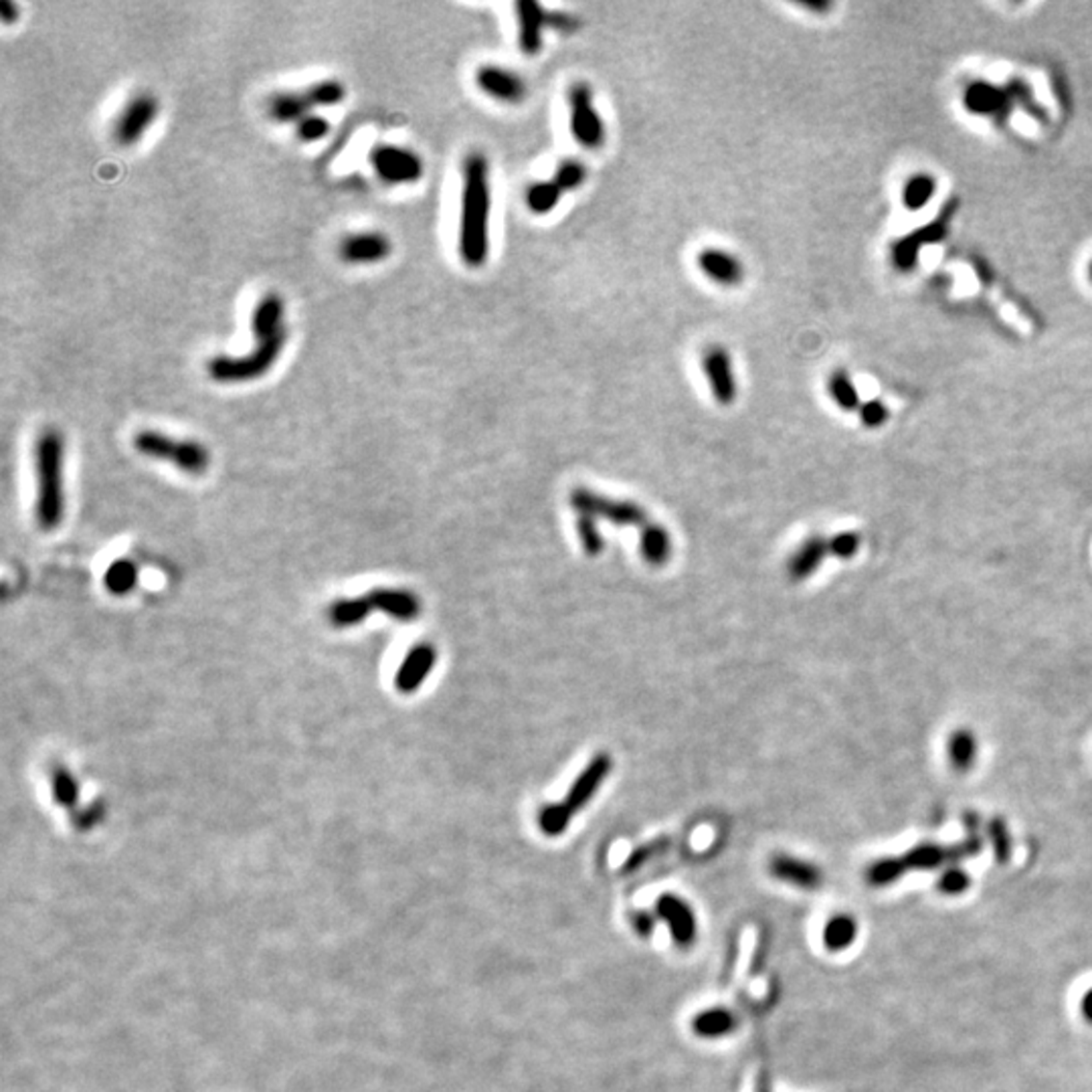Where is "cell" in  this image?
Returning a JSON list of instances; mask_svg holds the SVG:
<instances>
[{
	"label": "cell",
	"mask_w": 1092,
	"mask_h": 1092,
	"mask_svg": "<svg viewBox=\"0 0 1092 1092\" xmlns=\"http://www.w3.org/2000/svg\"><path fill=\"white\" fill-rule=\"evenodd\" d=\"M698 269L722 288H737L744 280V266L739 257L720 247H706L696 257Z\"/></svg>",
	"instance_id": "cell-16"
},
{
	"label": "cell",
	"mask_w": 1092,
	"mask_h": 1092,
	"mask_svg": "<svg viewBox=\"0 0 1092 1092\" xmlns=\"http://www.w3.org/2000/svg\"><path fill=\"white\" fill-rule=\"evenodd\" d=\"M435 661H437V652L432 644H427V641L415 644L401 661L395 676V688L401 694L417 692L425 684L427 676L432 674Z\"/></svg>",
	"instance_id": "cell-15"
},
{
	"label": "cell",
	"mask_w": 1092,
	"mask_h": 1092,
	"mask_svg": "<svg viewBox=\"0 0 1092 1092\" xmlns=\"http://www.w3.org/2000/svg\"><path fill=\"white\" fill-rule=\"evenodd\" d=\"M569 126L571 134L581 148L599 150L607 140V127L603 116L597 112L593 90L585 81L573 83L567 92Z\"/></svg>",
	"instance_id": "cell-5"
},
{
	"label": "cell",
	"mask_w": 1092,
	"mask_h": 1092,
	"mask_svg": "<svg viewBox=\"0 0 1092 1092\" xmlns=\"http://www.w3.org/2000/svg\"><path fill=\"white\" fill-rule=\"evenodd\" d=\"M611 767L613 763L607 753H599L589 761V765L581 770V775L573 781L569 794L563 801L571 816H574L576 811L583 809L593 799L597 789L603 785V781L611 773Z\"/></svg>",
	"instance_id": "cell-14"
},
{
	"label": "cell",
	"mask_w": 1092,
	"mask_h": 1092,
	"mask_svg": "<svg viewBox=\"0 0 1092 1092\" xmlns=\"http://www.w3.org/2000/svg\"><path fill=\"white\" fill-rule=\"evenodd\" d=\"M576 532H579V541H581V545H583V548L589 556L602 554L605 543H603L602 532H599L595 518H589V517L576 518Z\"/></svg>",
	"instance_id": "cell-36"
},
{
	"label": "cell",
	"mask_w": 1092,
	"mask_h": 1092,
	"mask_svg": "<svg viewBox=\"0 0 1092 1092\" xmlns=\"http://www.w3.org/2000/svg\"><path fill=\"white\" fill-rule=\"evenodd\" d=\"M314 108L310 96L306 90H299V92H280V94H273L267 101V114L271 120L280 122V124H288V122H299L302 118L310 116V110Z\"/></svg>",
	"instance_id": "cell-21"
},
{
	"label": "cell",
	"mask_w": 1092,
	"mask_h": 1092,
	"mask_svg": "<svg viewBox=\"0 0 1092 1092\" xmlns=\"http://www.w3.org/2000/svg\"><path fill=\"white\" fill-rule=\"evenodd\" d=\"M476 85L482 94L508 105L522 103L528 96V85L522 75L494 63H488L476 71Z\"/></svg>",
	"instance_id": "cell-12"
},
{
	"label": "cell",
	"mask_w": 1092,
	"mask_h": 1092,
	"mask_svg": "<svg viewBox=\"0 0 1092 1092\" xmlns=\"http://www.w3.org/2000/svg\"><path fill=\"white\" fill-rule=\"evenodd\" d=\"M295 132H297V138L302 142H318L330 132V122L322 116L310 114V116H306V118L297 122Z\"/></svg>",
	"instance_id": "cell-37"
},
{
	"label": "cell",
	"mask_w": 1092,
	"mask_h": 1092,
	"mask_svg": "<svg viewBox=\"0 0 1092 1092\" xmlns=\"http://www.w3.org/2000/svg\"><path fill=\"white\" fill-rule=\"evenodd\" d=\"M957 209H959V201H949L943 210L938 212V215L925 227H920L918 231L907 235L901 241H898L892 249V257H894V264L901 267V269H910L916 264V257L920 247H925L929 243H937L940 239L947 238L949 233V225L957 215Z\"/></svg>",
	"instance_id": "cell-8"
},
{
	"label": "cell",
	"mask_w": 1092,
	"mask_h": 1092,
	"mask_svg": "<svg viewBox=\"0 0 1092 1092\" xmlns=\"http://www.w3.org/2000/svg\"><path fill=\"white\" fill-rule=\"evenodd\" d=\"M371 611H373V605H371L367 595L345 597V599H336V602L330 605L328 619H330V624L334 628L347 630V628L360 626L362 621L371 615Z\"/></svg>",
	"instance_id": "cell-24"
},
{
	"label": "cell",
	"mask_w": 1092,
	"mask_h": 1092,
	"mask_svg": "<svg viewBox=\"0 0 1092 1092\" xmlns=\"http://www.w3.org/2000/svg\"><path fill=\"white\" fill-rule=\"evenodd\" d=\"M977 751H979L977 739L971 731H967V728H959V731H955L949 737L947 755L953 769L961 770V773H966V770H969L975 765Z\"/></svg>",
	"instance_id": "cell-27"
},
{
	"label": "cell",
	"mask_w": 1092,
	"mask_h": 1092,
	"mask_svg": "<svg viewBox=\"0 0 1092 1092\" xmlns=\"http://www.w3.org/2000/svg\"><path fill=\"white\" fill-rule=\"evenodd\" d=\"M158 114V101L153 94H138L124 105L116 124H114V138L122 146H130L138 142L144 132L154 122Z\"/></svg>",
	"instance_id": "cell-11"
},
{
	"label": "cell",
	"mask_w": 1092,
	"mask_h": 1092,
	"mask_svg": "<svg viewBox=\"0 0 1092 1092\" xmlns=\"http://www.w3.org/2000/svg\"><path fill=\"white\" fill-rule=\"evenodd\" d=\"M966 260H967V264L971 266V269H973V273H975V277H977V282L983 286L985 292H988V294L995 299L997 304L1008 308V310L1020 320L1022 326H1023L1025 330H1030V332H1038V330H1040L1042 322H1040L1038 314H1036L1034 310H1030V306H1027L1022 297L1010 294L1012 290L999 280L997 273H995L988 264H985V262L981 260V257L967 255Z\"/></svg>",
	"instance_id": "cell-9"
},
{
	"label": "cell",
	"mask_w": 1092,
	"mask_h": 1092,
	"mask_svg": "<svg viewBox=\"0 0 1092 1092\" xmlns=\"http://www.w3.org/2000/svg\"><path fill=\"white\" fill-rule=\"evenodd\" d=\"M759 1092H761V1090H759Z\"/></svg>",
	"instance_id": "cell-47"
},
{
	"label": "cell",
	"mask_w": 1092,
	"mask_h": 1092,
	"mask_svg": "<svg viewBox=\"0 0 1092 1092\" xmlns=\"http://www.w3.org/2000/svg\"><path fill=\"white\" fill-rule=\"evenodd\" d=\"M1090 275H1092V267H1090Z\"/></svg>",
	"instance_id": "cell-46"
},
{
	"label": "cell",
	"mask_w": 1092,
	"mask_h": 1092,
	"mask_svg": "<svg viewBox=\"0 0 1092 1092\" xmlns=\"http://www.w3.org/2000/svg\"><path fill=\"white\" fill-rule=\"evenodd\" d=\"M369 160L377 177L389 184H413L425 173L423 160L415 150L399 144H377Z\"/></svg>",
	"instance_id": "cell-6"
},
{
	"label": "cell",
	"mask_w": 1092,
	"mask_h": 1092,
	"mask_svg": "<svg viewBox=\"0 0 1092 1092\" xmlns=\"http://www.w3.org/2000/svg\"><path fill=\"white\" fill-rule=\"evenodd\" d=\"M552 181L559 184V188L563 192H573L576 188H581L587 181V166L576 160V158H567L563 160L559 166L554 170V177Z\"/></svg>",
	"instance_id": "cell-31"
},
{
	"label": "cell",
	"mask_w": 1092,
	"mask_h": 1092,
	"mask_svg": "<svg viewBox=\"0 0 1092 1092\" xmlns=\"http://www.w3.org/2000/svg\"><path fill=\"white\" fill-rule=\"evenodd\" d=\"M798 5L807 9V11H813V13H826L831 7L829 3H826V0H809V3H799V0H798Z\"/></svg>",
	"instance_id": "cell-44"
},
{
	"label": "cell",
	"mask_w": 1092,
	"mask_h": 1092,
	"mask_svg": "<svg viewBox=\"0 0 1092 1092\" xmlns=\"http://www.w3.org/2000/svg\"><path fill=\"white\" fill-rule=\"evenodd\" d=\"M462 210L458 251L465 267L480 269L490 257L491 179L490 162L482 153H469L462 170Z\"/></svg>",
	"instance_id": "cell-1"
},
{
	"label": "cell",
	"mask_w": 1092,
	"mask_h": 1092,
	"mask_svg": "<svg viewBox=\"0 0 1092 1092\" xmlns=\"http://www.w3.org/2000/svg\"><path fill=\"white\" fill-rule=\"evenodd\" d=\"M286 347V330L267 338L264 342H257L255 349L247 354H217L207 362V373L210 380L219 384H238L249 382L264 377L273 364L280 358Z\"/></svg>",
	"instance_id": "cell-3"
},
{
	"label": "cell",
	"mask_w": 1092,
	"mask_h": 1092,
	"mask_svg": "<svg viewBox=\"0 0 1092 1092\" xmlns=\"http://www.w3.org/2000/svg\"><path fill=\"white\" fill-rule=\"evenodd\" d=\"M517 13V27H518V49L526 57H537L545 45V31L548 27V13L541 3L534 0H520L514 5Z\"/></svg>",
	"instance_id": "cell-13"
},
{
	"label": "cell",
	"mask_w": 1092,
	"mask_h": 1092,
	"mask_svg": "<svg viewBox=\"0 0 1092 1092\" xmlns=\"http://www.w3.org/2000/svg\"><path fill=\"white\" fill-rule=\"evenodd\" d=\"M563 199V190L559 188L552 179L550 181H539V182H532L526 188V207L534 215H550V212L559 207Z\"/></svg>",
	"instance_id": "cell-26"
},
{
	"label": "cell",
	"mask_w": 1092,
	"mask_h": 1092,
	"mask_svg": "<svg viewBox=\"0 0 1092 1092\" xmlns=\"http://www.w3.org/2000/svg\"><path fill=\"white\" fill-rule=\"evenodd\" d=\"M132 443L136 447V452H140L142 456L173 463L175 467L181 469V472L190 476L205 474L210 463L209 449L199 441L173 439L160 432L142 430L134 435Z\"/></svg>",
	"instance_id": "cell-4"
},
{
	"label": "cell",
	"mask_w": 1092,
	"mask_h": 1092,
	"mask_svg": "<svg viewBox=\"0 0 1092 1092\" xmlns=\"http://www.w3.org/2000/svg\"><path fill=\"white\" fill-rule=\"evenodd\" d=\"M1084 1014H1086L1088 1018H1092V994H1090V995L1086 997V1003H1084Z\"/></svg>",
	"instance_id": "cell-45"
},
{
	"label": "cell",
	"mask_w": 1092,
	"mask_h": 1092,
	"mask_svg": "<svg viewBox=\"0 0 1092 1092\" xmlns=\"http://www.w3.org/2000/svg\"><path fill=\"white\" fill-rule=\"evenodd\" d=\"M829 395H831L833 401L838 403L840 409H844V411L860 409L858 391H855L854 382L850 380V377L844 371H836L829 377Z\"/></svg>",
	"instance_id": "cell-30"
},
{
	"label": "cell",
	"mask_w": 1092,
	"mask_h": 1092,
	"mask_svg": "<svg viewBox=\"0 0 1092 1092\" xmlns=\"http://www.w3.org/2000/svg\"><path fill=\"white\" fill-rule=\"evenodd\" d=\"M702 371L706 380H709L714 401L722 406H731L739 395V384H737L731 352L720 345L709 347L702 354Z\"/></svg>",
	"instance_id": "cell-10"
},
{
	"label": "cell",
	"mask_w": 1092,
	"mask_h": 1092,
	"mask_svg": "<svg viewBox=\"0 0 1092 1092\" xmlns=\"http://www.w3.org/2000/svg\"><path fill=\"white\" fill-rule=\"evenodd\" d=\"M829 552L827 541L822 537H811L807 539L799 550L791 556V561L787 565V573L794 581H803L807 576H811L816 573L822 565V561L826 559V554Z\"/></svg>",
	"instance_id": "cell-22"
},
{
	"label": "cell",
	"mask_w": 1092,
	"mask_h": 1092,
	"mask_svg": "<svg viewBox=\"0 0 1092 1092\" xmlns=\"http://www.w3.org/2000/svg\"><path fill=\"white\" fill-rule=\"evenodd\" d=\"M770 872H773V876L779 878V881L791 882L801 888H813L820 882V872L816 866L801 862L798 858H791V855L785 854L775 855V858L770 860Z\"/></svg>",
	"instance_id": "cell-23"
},
{
	"label": "cell",
	"mask_w": 1092,
	"mask_h": 1092,
	"mask_svg": "<svg viewBox=\"0 0 1092 1092\" xmlns=\"http://www.w3.org/2000/svg\"><path fill=\"white\" fill-rule=\"evenodd\" d=\"M633 925H635V929H637L639 935L648 937V935H652V931H654V918H652L648 912H637V914L633 916Z\"/></svg>",
	"instance_id": "cell-42"
},
{
	"label": "cell",
	"mask_w": 1092,
	"mask_h": 1092,
	"mask_svg": "<svg viewBox=\"0 0 1092 1092\" xmlns=\"http://www.w3.org/2000/svg\"><path fill=\"white\" fill-rule=\"evenodd\" d=\"M860 417H862V423L868 425V427H881L886 421L888 411H886V406L882 403L870 401V403L860 406Z\"/></svg>",
	"instance_id": "cell-40"
},
{
	"label": "cell",
	"mask_w": 1092,
	"mask_h": 1092,
	"mask_svg": "<svg viewBox=\"0 0 1092 1092\" xmlns=\"http://www.w3.org/2000/svg\"><path fill=\"white\" fill-rule=\"evenodd\" d=\"M51 785H53V796L61 805H73L77 799V783L73 779V775L66 767H55L53 773H51Z\"/></svg>",
	"instance_id": "cell-34"
},
{
	"label": "cell",
	"mask_w": 1092,
	"mask_h": 1092,
	"mask_svg": "<svg viewBox=\"0 0 1092 1092\" xmlns=\"http://www.w3.org/2000/svg\"><path fill=\"white\" fill-rule=\"evenodd\" d=\"M571 506L579 517H589L595 520L605 518L607 522L617 526H639L648 520L644 508L639 504L628 500H609L585 488L573 490Z\"/></svg>",
	"instance_id": "cell-7"
},
{
	"label": "cell",
	"mask_w": 1092,
	"mask_h": 1092,
	"mask_svg": "<svg viewBox=\"0 0 1092 1092\" xmlns=\"http://www.w3.org/2000/svg\"><path fill=\"white\" fill-rule=\"evenodd\" d=\"M737 1027V1018L726 1010H709L694 1018L692 1030L700 1038H722Z\"/></svg>",
	"instance_id": "cell-28"
},
{
	"label": "cell",
	"mask_w": 1092,
	"mask_h": 1092,
	"mask_svg": "<svg viewBox=\"0 0 1092 1092\" xmlns=\"http://www.w3.org/2000/svg\"><path fill=\"white\" fill-rule=\"evenodd\" d=\"M18 16V7L13 3V0H3L0 3V18H3V23H13Z\"/></svg>",
	"instance_id": "cell-43"
},
{
	"label": "cell",
	"mask_w": 1092,
	"mask_h": 1092,
	"mask_svg": "<svg viewBox=\"0 0 1092 1092\" xmlns=\"http://www.w3.org/2000/svg\"><path fill=\"white\" fill-rule=\"evenodd\" d=\"M571 820H573V816L563 803H552V805L543 807L541 816H539V826H541L543 833L554 838V836H561V833L569 827Z\"/></svg>",
	"instance_id": "cell-33"
},
{
	"label": "cell",
	"mask_w": 1092,
	"mask_h": 1092,
	"mask_svg": "<svg viewBox=\"0 0 1092 1092\" xmlns=\"http://www.w3.org/2000/svg\"><path fill=\"white\" fill-rule=\"evenodd\" d=\"M827 546H829V554L848 561L860 548V534L840 532V534H836V537L827 541Z\"/></svg>",
	"instance_id": "cell-38"
},
{
	"label": "cell",
	"mask_w": 1092,
	"mask_h": 1092,
	"mask_svg": "<svg viewBox=\"0 0 1092 1092\" xmlns=\"http://www.w3.org/2000/svg\"><path fill=\"white\" fill-rule=\"evenodd\" d=\"M389 253H391V241L378 231L352 233L349 238L342 239L338 247V255L342 257V262L356 266L378 264Z\"/></svg>",
	"instance_id": "cell-17"
},
{
	"label": "cell",
	"mask_w": 1092,
	"mask_h": 1092,
	"mask_svg": "<svg viewBox=\"0 0 1092 1092\" xmlns=\"http://www.w3.org/2000/svg\"><path fill=\"white\" fill-rule=\"evenodd\" d=\"M639 552L641 559L650 563L652 567H661L670 561L672 554V539L666 528L658 524H648L641 530L639 537Z\"/></svg>",
	"instance_id": "cell-25"
},
{
	"label": "cell",
	"mask_w": 1092,
	"mask_h": 1092,
	"mask_svg": "<svg viewBox=\"0 0 1092 1092\" xmlns=\"http://www.w3.org/2000/svg\"><path fill=\"white\" fill-rule=\"evenodd\" d=\"M284 299L280 294L269 292L255 304L251 314V332L257 342H264L280 334L284 328Z\"/></svg>",
	"instance_id": "cell-20"
},
{
	"label": "cell",
	"mask_w": 1092,
	"mask_h": 1092,
	"mask_svg": "<svg viewBox=\"0 0 1092 1092\" xmlns=\"http://www.w3.org/2000/svg\"><path fill=\"white\" fill-rule=\"evenodd\" d=\"M658 916L666 920V925L672 933L674 943L680 947H688L696 938V916L692 909L678 896L666 894L661 896L656 905Z\"/></svg>",
	"instance_id": "cell-18"
},
{
	"label": "cell",
	"mask_w": 1092,
	"mask_h": 1092,
	"mask_svg": "<svg viewBox=\"0 0 1092 1092\" xmlns=\"http://www.w3.org/2000/svg\"><path fill=\"white\" fill-rule=\"evenodd\" d=\"M666 842H668V840H658V842H652V844H646V846H639V848L630 855V860H628L626 868H628V870H635V868H639L644 862L652 860L654 854H658L659 850H663V848L668 846Z\"/></svg>",
	"instance_id": "cell-39"
},
{
	"label": "cell",
	"mask_w": 1092,
	"mask_h": 1092,
	"mask_svg": "<svg viewBox=\"0 0 1092 1092\" xmlns=\"http://www.w3.org/2000/svg\"><path fill=\"white\" fill-rule=\"evenodd\" d=\"M35 474H37V522L42 530H53L61 524L66 512L63 496V439L59 432H42L35 443Z\"/></svg>",
	"instance_id": "cell-2"
},
{
	"label": "cell",
	"mask_w": 1092,
	"mask_h": 1092,
	"mask_svg": "<svg viewBox=\"0 0 1092 1092\" xmlns=\"http://www.w3.org/2000/svg\"><path fill=\"white\" fill-rule=\"evenodd\" d=\"M548 27H554L559 33L563 35H571L579 27V20H576L573 14L567 13H550L548 14Z\"/></svg>",
	"instance_id": "cell-41"
},
{
	"label": "cell",
	"mask_w": 1092,
	"mask_h": 1092,
	"mask_svg": "<svg viewBox=\"0 0 1092 1092\" xmlns=\"http://www.w3.org/2000/svg\"><path fill=\"white\" fill-rule=\"evenodd\" d=\"M373 611H380L399 621H413L421 613L419 597L406 589L380 587L367 593Z\"/></svg>",
	"instance_id": "cell-19"
},
{
	"label": "cell",
	"mask_w": 1092,
	"mask_h": 1092,
	"mask_svg": "<svg viewBox=\"0 0 1092 1092\" xmlns=\"http://www.w3.org/2000/svg\"><path fill=\"white\" fill-rule=\"evenodd\" d=\"M933 190H935V181H933L931 177H927V175L912 177V179L907 182L905 192H903L905 205H907L909 209L923 207V205L931 199Z\"/></svg>",
	"instance_id": "cell-35"
},
{
	"label": "cell",
	"mask_w": 1092,
	"mask_h": 1092,
	"mask_svg": "<svg viewBox=\"0 0 1092 1092\" xmlns=\"http://www.w3.org/2000/svg\"><path fill=\"white\" fill-rule=\"evenodd\" d=\"M855 937V925L854 920L848 916H836L831 918L826 931H824V943L827 945V949L831 951H840L846 949Z\"/></svg>",
	"instance_id": "cell-32"
},
{
	"label": "cell",
	"mask_w": 1092,
	"mask_h": 1092,
	"mask_svg": "<svg viewBox=\"0 0 1092 1092\" xmlns=\"http://www.w3.org/2000/svg\"><path fill=\"white\" fill-rule=\"evenodd\" d=\"M136 583H138V569L132 561H127V559L114 561L103 574L105 589H108L116 597H124L127 593H132Z\"/></svg>",
	"instance_id": "cell-29"
}]
</instances>
